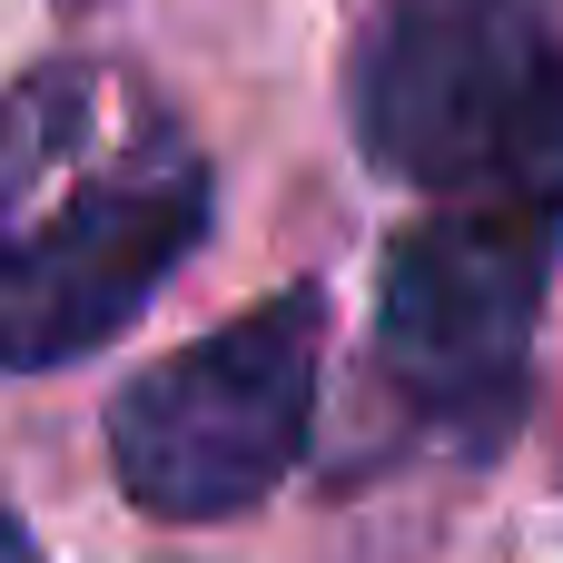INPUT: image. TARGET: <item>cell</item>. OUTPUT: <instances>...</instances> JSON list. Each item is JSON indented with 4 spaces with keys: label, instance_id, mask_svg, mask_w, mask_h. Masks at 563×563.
<instances>
[{
    "label": "cell",
    "instance_id": "cell-4",
    "mask_svg": "<svg viewBox=\"0 0 563 563\" xmlns=\"http://www.w3.org/2000/svg\"><path fill=\"white\" fill-rule=\"evenodd\" d=\"M563 218L435 208L386 247L376 277V366L426 435L495 455L534 396V317L554 287Z\"/></svg>",
    "mask_w": 563,
    "mask_h": 563
},
{
    "label": "cell",
    "instance_id": "cell-1",
    "mask_svg": "<svg viewBox=\"0 0 563 563\" xmlns=\"http://www.w3.org/2000/svg\"><path fill=\"white\" fill-rule=\"evenodd\" d=\"M208 238L198 139L99 59H49L0 99V366L109 346Z\"/></svg>",
    "mask_w": 563,
    "mask_h": 563
},
{
    "label": "cell",
    "instance_id": "cell-5",
    "mask_svg": "<svg viewBox=\"0 0 563 563\" xmlns=\"http://www.w3.org/2000/svg\"><path fill=\"white\" fill-rule=\"evenodd\" d=\"M0 563H40V554H30V534H20V515H10V505H0Z\"/></svg>",
    "mask_w": 563,
    "mask_h": 563
},
{
    "label": "cell",
    "instance_id": "cell-3",
    "mask_svg": "<svg viewBox=\"0 0 563 563\" xmlns=\"http://www.w3.org/2000/svg\"><path fill=\"white\" fill-rule=\"evenodd\" d=\"M327 386V297L277 287L267 307L208 327L198 346L158 356L109 406V465L139 515L218 525L247 515L267 485L297 475Z\"/></svg>",
    "mask_w": 563,
    "mask_h": 563
},
{
    "label": "cell",
    "instance_id": "cell-2",
    "mask_svg": "<svg viewBox=\"0 0 563 563\" xmlns=\"http://www.w3.org/2000/svg\"><path fill=\"white\" fill-rule=\"evenodd\" d=\"M356 139L435 208L563 218L554 0H386L356 49Z\"/></svg>",
    "mask_w": 563,
    "mask_h": 563
}]
</instances>
